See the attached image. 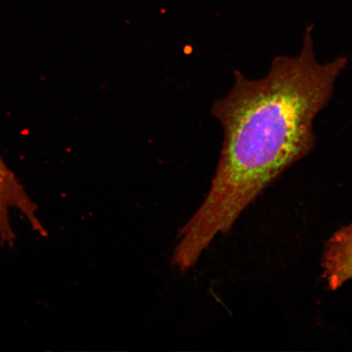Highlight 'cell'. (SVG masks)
<instances>
[{
	"label": "cell",
	"mask_w": 352,
	"mask_h": 352,
	"mask_svg": "<svg viewBox=\"0 0 352 352\" xmlns=\"http://www.w3.org/2000/svg\"><path fill=\"white\" fill-rule=\"evenodd\" d=\"M19 211L29 221L36 218L38 206L0 156V236L12 234L11 210Z\"/></svg>",
	"instance_id": "3957f363"
},
{
	"label": "cell",
	"mask_w": 352,
	"mask_h": 352,
	"mask_svg": "<svg viewBox=\"0 0 352 352\" xmlns=\"http://www.w3.org/2000/svg\"><path fill=\"white\" fill-rule=\"evenodd\" d=\"M321 266L328 287L336 290L352 280V223L341 228L325 243Z\"/></svg>",
	"instance_id": "7a4b0ae2"
},
{
	"label": "cell",
	"mask_w": 352,
	"mask_h": 352,
	"mask_svg": "<svg viewBox=\"0 0 352 352\" xmlns=\"http://www.w3.org/2000/svg\"><path fill=\"white\" fill-rule=\"evenodd\" d=\"M314 28H306L300 52L276 56L265 77L249 79L236 70L232 89L213 104L223 130L221 154L208 196L178 233L174 252L180 261L196 264L215 237L314 151V122L349 63L340 56L320 63Z\"/></svg>",
	"instance_id": "6da1fadb"
}]
</instances>
